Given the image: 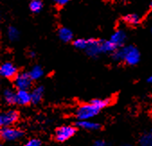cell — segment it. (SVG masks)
<instances>
[{
	"label": "cell",
	"instance_id": "obj_1",
	"mask_svg": "<svg viewBox=\"0 0 152 146\" xmlns=\"http://www.w3.org/2000/svg\"><path fill=\"white\" fill-rule=\"evenodd\" d=\"M109 100L95 99L89 103L79 106L76 110V116L78 120H89L96 116L104 108L109 104Z\"/></svg>",
	"mask_w": 152,
	"mask_h": 146
},
{
	"label": "cell",
	"instance_id": "obj_24",
	"mask_svg": "<svg viewBox=\"0 0 152 146\" xmlns=\"http://www.w3.org/2000/svg\"><path fill=\"white\" fill-rule=\"evenodd\" d=\"M28 56H29L30 57L34 58V57L35 56V52H34V51H30V52L28 53Z\"/></svg>",
	"mask_w": 152,
	"mask_h": 146
},
{
	"label": "cell",
	"instance_id": "obj_5",
	"mask_svg": "<svg viewBox=\"0 0 152 146\" xmlns=\"http://www.w3.org/2000/svg\"><path fill=\"white\" fill-rule=\"evenodd\" d=\"M76 134V127L72 126H62L55 132V138L58 142H63L70 139Z\"/></svg>",
	"mask_w": 152,
	"mask_h": 146
},
{
	"label": "cell",
	"instance_id": "obj_8",
	"mask_svg": "<svg viewBox=\"0 0 152 146\" xmlns=\"http://www.w3.org/2000/svg\"><path fill=\"white\" fill-rule=\"evenodd\" d=\"M17 68L11 62H6L0 66V74L7 79H14L17 75Z\"/></svg>",
	"mask_w": 152,
	"mask_h": 146
},
{
	"label": "cell",
	"instance_id": "obj_25",
	"mask_svg": "<svg viewBox=\"0 0 152 146\" xmlns=\"http://www.w3.org/2000/svg\"><path fill=\"white\" fill-rule=\"evenodd\" d=\"M148 82H150V83L152 84V74H151V75L148 77Z\"/></svg>",
	"mask_w": 152,
	"mask_h": 146
},
{
	"label": "cell",
	"instance_id": "obj_28",
	"mask_svg": "<svg viewBox=\"0 0 152 146\" xmlns=\"http://www.w3.org/2000/svg\"><path fill=\"white\" fill-rule=\"evenodd\" d=\"M119 1H124V0H119Z\"/></svg>",
	"mask_w": 152,
	"mask_h": 146
},
{
	"label": "cell",
	"instance_id": "obj_26",
	"mask_svg": "<svg viewBox=\"0 0 152 146\" xmlns=\"http://www.w3.org/2000/svg\"><path fill=\"white\" fill-rule=\"evenodd\" d=\"M124 146H131L129 143H125V144H124Z\"/></svg>",
	"mask_w": 152,
	"mask_h": 146
},
{
	"label": "cell",
	"instance_id": "obj_27",
	"mask_svg": "<svg viewBox=\"0 0 152 146\" xmlns=\"http://www.w3.org/2000/svg\"><path fill=\"white\" fill-rule=\"evenodd\" d=\"M150 7H152V1H151V3H150Z\"/></svg>",
	"mask_w": 152,
	"mask_h": 146
},
{
	"label": "cell",
	"instance_id": "obj_15",
	"mask_svg": "<svg viewBox=\"0 0 152 146\" xmlns=\"http://www.w3.org/2000/svg\"><path fill=\"white\" fill-rule=\"evenodd\" d=\"M43 74H44L43 69L40 66H34L29 72V74H30V76H31L33 81L41 79L42 77Z\"/></svg>",
	"mask_w": 152,
	"mask_h": 146
},
{
	"label": "cell",
	"instance_id": "obj_11",
	"mask_svg": "<svg viewBox=\"0 0 152 146\" xmlns=\"http://www.w3.org/2000/svg\"><path fill=\"white\" fill-rule=\"evenodd\" d=\"M77 126L82 129L88 130V131L98 130L101 127V126L98 123L91 121V120H78V122L77 123Z\"/></svg>",
	"mask_w": 152,
	"mask_h": 146
},
{
	"label": "cell",
	"instance_id": "obj_22",
	"mask_svg": "<svg viewBox=\"0 0 152 146\" xmlns=\"http://www.w3.org/2000/svg\"><path fill=\"white\" fill-rule=\"evenodd\" d=\"M69 2V0H54V3L58 7H63Z\"/></svg>",
	"mask_w": 152,
	"mask_h": 146
},
{
	"label": "cell",
	"instance_id": "obj_29",
	"mask_svg": "<svg viewBox=\"0 0 152 146\" xmlns=\"http://www.w3.org/2000/svg\"><path fill=\"white\" fill-rule=\"evenodd\" d=\"M151 134H152V130H151Z\"/></svg>",
	"mask_w": 152,
	"mask_h": 146
},
{
	"label": "cell",
	"instance_id": "obj_17",
	"mask_svg": "<svg viewBox=\"0 0 152 146\" xmlns=\"http://www.w3.org/2000/svg\"><path fill=\"white\" fill-rule=\"evenodd\" d=\"M42 7H43V5H42V0H31L29 3L30 10L34 14L41 12V10L42 9Z\"/></svg>",
	"mask_w": 152,
	"mask_h": 146
},
{
	"label": "cell",
	"instance_id": "obj_20",
	"mask_svg": "<svg viewBox=\"0 0 152 146\" xmlns=\"http://www.w3.org/2000/svg\"><path fill=\"white\" fill-rule=\"evenodd\" d=\"M140 146H152V134H147L141 136L140 140Z\"/></svg>",
	"mask_w": 152,
	"mask_h": 146
},
{
	"label": "cell",
	"instance_id": "obj_9",
	"mask_svg": "<svg viewBox=\"0 0 152 146\" xmlns=\"http://www.w3.org/2000/svg\"><path fill=\"white\" fill-rule=\"evenodd\" d=\"M109 40L118 49L121 47H124L126 40V33L124 30H117L112 34Z\"/></svg>",
	"mask_w": 152,
	"mask_h": 146
},
{
	"label": "cell",
	"instance_id": "obj_13",
	"mask_svg": "<svg viewBox=\"0 0 152 146\" xmlns=\"http://www.w3.org/2000/svg\"><path fill=\"white\" fill-rule=\"evenodd\" d=\"M44 89L42 86H37L31 92V97H32V102L34 104H38L43 97Z\"/></svg>",
	"mask_w": 152,
	"mask_h": 146
},
{
	"label": "cell",
	"instance_id": "obj_18",
	"mask_svg": "<svg viewBox=\"0 0 152 146\" xmlns=\"http://www.w3.org/2000/svg\"><path fill=\"white\" fill-rule=\"evenodd\" d=\"M7 36H8V39L11 40V41H15L19 39V36H20V33L17 29L14 26H10L7 30Z\"/></svg>",
	"mask_w": 152,
	"mask_h": 146
},
{
	"label": "cell",
	"instance_id": "obj_19",
	"mask_svg": "<svg viewBox=\"0 0 152 146\" xmlns=\"http://www.w3.org/2000/svg\"><path fill=\"white\" fill-rule=\"evenodd\" d=\"M73 45L76 48L81 49V50H86L88 45V40L86 39H77L73 41Z\"/></svg>",
	"mask_w": 152,
	"mask_h": 146
},
{
	"label": "cell",
	"instance_id": "obj_2",
	"mask_svg": "<svg viewBox=\"0 0 152 146\" xmlns=\"http://www.w3.org/2000/svg\"><path fill=\"white\" fill-rule=\"evenodd\" d=\"M113 58L115 61H124L129 66H135L140 62V54L134 46L121 47L113 53Z\"/></svg>",
	"mask_w": 152,
	"mask_h": 146
},
{
	"label": "cell",
	"instance_id": "obj_4",
	"mask_svg": "<svg viewBox=\"0 0 152 146\" xmlns=\"http://www.w3.org/2000/svg\"><path fill=\"white\" fill-rule=\"evenodd\" d=\"M32 78L29 73L22 72L14 78V84L17 90H28L32 85Z\"/></svg>",
	"mask_w": 152,
	"mask_h": 146
},
{
	"label": "cell",
	"instance_id": "obj_3",
	"mask_svg": "<svg viewBox=\"0 0 152 146\" xmlns=\"http://www.w3.org/2000/svg\"><path fill=\"white\" fill-rule=\"evenodd\" d=\"M117 48L108 40H96L88 39V45L85 50L86 54L91 57H96L103 53H113Z\"/></svg>",
	"mask_w": 152,
	"mask_h": 146
},
{
	"label": "cell",
	"instance_id": "obj_12",
	"mask_svg": "<svg viewBox=\"0 0 152 146\" xmlns=\"http://www.w3.org/2000/svg\"><path fill=\"white\" fill-rule=\"evenodd\" d=\"M58 38L64 42H69L73 40V33L67 27H61L58 32Z\"/></svg>",
	"mask_w": 152,
	"mask_h": 146
},
{
	"label": "cell",
	"instance_id": "obj_6",
	"mask_svg": "<svg viewBox=\"0 0 152 146\" xmlns=\"http://www.w3.org/2000/svg\"><path fill=\"white\" fill-rule=\"evenodd\" d=\"M18 119H19V114L17 111L14 109L7 110L0 115V126L2 127L11 126L18 120Z\"/></svg>",
	"mask_w": 152,
	"mask_h": 146
},
{
	"label": "cell",
	"instance_id": "obj_31",
	"mask_svg": "<svg viewBox=\"0 0 152 146\" xmlns=\"http://www.w3.org/2000/svg\"><path fill=\"white\" fill-rule=\"evenodd\" d=\"M1 146H2V145H1Z\"/></svg>",
	"mask_w": 152,
	"mask_h": 146
},
{
	"label": "cell",
	"instance_id": "obj_30",
	"mask_svg": "<svg viewBox=\"0 0 152 146\" xmlns=\"http://www.w3.org/2000/svg\"><path fill=\"white\" fill-rule=\"evenodd\" d=\"M151 31H152V29H151Z\"/></svg>",
	"mask_w": 152,
	"mask_h": 146
},
{
	"label": "cell",
	"instance_id": "obj_14",
	"mask_svg": "<svg viewBox=\"0 0 152 146\" xmlns=\"http://www.w3.org/2000/svg\"><path fill=\"white\" fill-rule=\"evenodd\" d=\"M4 100L7 104H16V93L12 89H6L4 92Z\"/></svg>",
	"mask_w": 152,
	"mask_h": 146
},
{
	"label": "cell",
	"instance_id": "obj_21",
	"mask_svg": "<svg viewBox=\"0 0 152 146\" xmlns=\"http://www.w3.org/2000/svg\"><path fill=\"white\" fill-rule=\"evenodd\" d=\"M23 146H42L41 141L38 139H31L29 140Z\"/></svg>",
	"mask_w": 152,
	"mask_h": 146
},
{
	"label": "cell",
	"instance_id": "obj_23",
	"mask_svg": "<svg viewBox=\"0 0 152 146\" xmlns=\"http://www.w3.org/2000/svg\"><path fill=\"white\" fill-rule=\"evenodd\" d=\"M91 146H107V143L103 140H97Z\"/></svg>",
	"mask_w": 152,
	"mask_h": 146
},
{
	"label": "cell",
	"instance_id": "obj_7",
	"mask_svg": "<svg viewBox=\"0 0 152 146\" xmlns=\"http://www.w3.org/2000/svg\"><path fill=\"white\" fill-rule=\"evenodd\" d=\"M0 134H1V138L4 141L12 142L20 139L23 136V132L15 127L7 126V127H2Z\"/></svg>",
	"mask_w": 152,
	"mask_h": 146
},
{
	"label": "cell",
	"instance_id": "obj_16",
	"mask_svg": "<svg viewBox=\"0 0 152 146\" xmlns=\"http://www.w3.org/2000/svg\"><path fill=\"white\" fill-rule=\"evenodd\" d=\"M124 21L129 25H137L140 22V18L136 14H129L124 17Z\"/></svg>",
	"mask_w": 152,
	"mask_h": 146
},
{
	"label": "cell",
	"instance_id": "obj_10",
	"mask_svg": "<svg viewBox=\"0 0 152 146\" xmlns=\"http://www.w3.org/2000/svg\"><path fill=\"white\" fill-rule=\"evenodd\" d=\"M32 102L31 93L28 90H18L16 93V103L19 105H27Z\"/></svg>",
	"mask_w": 152,
	"mask_h": 146
}]
</instances>
